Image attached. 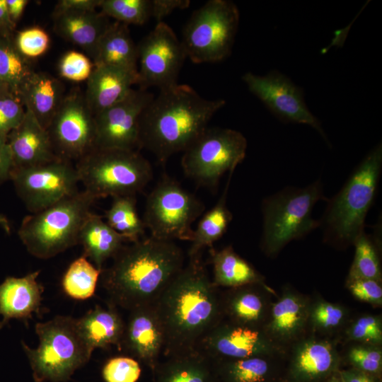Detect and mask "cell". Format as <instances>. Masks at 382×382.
Returning <instances> with one entry per match:
<instances>
[{
	"label": "cell",
	"instance_id": "obj_10",
	"mask_svg": "<svg viewBox=\"0 0 382 382\" xmlns=\"http://www.w3.org/2000/svg\"><path fill=\"white\" fill-rule=\"evenodd\" d=\"M247 140L238 131L213 127L205 131L184 151V173L202 186L214 190L226 172H234L245 157Z\"/></svg>",
	"mask_w": 382,
	"mask_h": 382
},
{
	"label": "cell",
	"instance_id": "obj_55",
	"mask_svg": "<svg viewBox=\"0 0 382 382\" xmlns=\"http://www.w3.org/2000/svg\"><path fill=\"white\" fill-rule=\"evenodd\" d=\"M8 91L6 87L1 83L0 81V95L4 93L5 91Z\"/></svg>",
	"mask_w": 382,
	"mask_h": 382
},
{
	"label": "cell",
	"instance_id": "obj_5",
	"mask_svg": "<svg viewBox=\"0 0 382 382\" xmlns=\"http://www.w3.org/2000/svg\"><path fill=\"white\" fill-rule=\"evenodd\" d=\"M327 199L320 179L302 188L288 186L265 197L261 204L260 248L264 254L276 257L291 241L319 228V220L312 216L313 209L318 201Z\"/></svg>",
	"mask_w": 382,
	"mask_h": 382
},
{
	"label": "cell",
	"instance_id": "obj_23",
	"mask_svg": "<svg viewBox=\"0 0 382 382\" xmlns=\"http://www.w3.org/2000/svg\"><path fill=\"white\" fill-rule=\"evenodd\" d=\"M40 271L22 277H7L0 284V329L11 319L24 322L38 313L44 287L37 282Z\"/></svg>",
	"mask_w": 382,
	"mask_h": 382
},
{
	"label": "cell",
	"instance_id": "obj_29",
	"mask_svg": "<svg viewBox=\"0 0 382 382\" xmlns=\"http://www.w3.org/2000/svg\"><path fill=\"white\" fill-rule=\"evenodd\" d=\"M127 240L112 228L103 216L92 212L84 221L79 236V244L83 248V255L100 270L104 263L114 258Z\"/></svg>",
	"mask_w": 382,
	"mask_h": 382
},
{
	"label": "cell",
	"instance_id": "obj_51",
	"mask_svg": "<svg viewBox=\"0 0 382 382\" xmlns=\"http://www.w3.org/2000/svg\"><path fill=\"white\" fill-rule=\"evenodd\" d=\"M16 26L8 16L5 0H0V36L6 39H13Z\"/></svg>",
	"mask_w": 382,
	"mask_h": 382
},
{
	"label": "cell",
	"instance_id": "obj_36",
	"mask_svg": "<svg viewBox=\"0 0 382 382\" xmlns=\"http://www.w3.org/2000/svg\"><path fill=\"white\" fill-rule=\"evenodd\" d=\"M103 219L128 242L139 241L144 233L146 227L138 215L135 195L112 197L110 207L105 212Z\"/></svg>",
	"mask_w": 382,
	"mask_h": 382
},
{
	"label": "cell",
	"instance_id": "obj_14",
	"mask_svg": "<svg viewBox=\"0 0 382 382\" xmlns=\"http://www.w3.org/2000/svg\"><path fill=\"white\" fill-rule=\"evenodd\" d=\"M139 83L141 88L156 86L163 90L178 83L186 53L172 28L163 21L137 45Z\"/></svg>",
	"mask_w": 382,
	"mask_h": 382
},
{
	"label": "cell",
	"instance_id": "obj_16",
	"mask_svg": "<svg viewBox=\"0 0 382 382\" xmlns=\"http://www.w3.org/2000/svg\"><path fill=\"white\" fill-rule=\"evenodd\" d=\"M154 96L146 89L132 88L122 100L94 115L96 148L139 149V121Z\"/></svg>",
	"mask_w": 382,
	"mask_h": 382
},
{
	"label": "cell",
	"instance_id": "obj_46",
	"mask_svg": "<svg viewBox=\"0 0 382 382\" xmlns=\"http://www.w3.org/2000/svg\"><path fill=\"white\" fill-rule=\"evenodd\" d=\"M345 286L356 300L373 307L382 306V282L369 279H354L345 281Z\"/></svg>",
	"mask_w": 382,
	"mask_h": 382
},
{
	"label": "cell",
	"instance_id": "obj_54",
	"mask_svg": "<svg viewBox=\"0 0 382 382\" xmlns=\"http://www.w3.org/2000/svg\"><path fill=\"white\" fill-rule=\"evenodd\" d=\"M328 382H341V381L340 380L337 374H335L328 380Z\"/></svg>",
	"mask_w": 382,
	"mask_h": 382
},
{
	"label": "cell",
	"instance_id": "obj_37",
	"mask_svg": "<svg viewBox=\"0 0 382 382\" xmlns=\"http://www.w3.org/2000/svg\"><path fill=\"white\" fill-rule=\"evenodd\" d=\"M33 72L29 59L23 57L16 48L13 39L0 36V81L6 88L19 96Z\"/></svg>",
	"mask_w": 382,
	"mask_h": 382
},
{
	"label": "cell",
	"instance_id": "obj_53",
	"mask_svg": "<svg viewBox=\"0 0 382 382\" xmlns=\"http://www.w3.org/2000/svg\"><path fill=\"white\" fill-rule=\"evenodd\" d=\"M0 226L8 234L11 233V224L8 219L0 212Z\"/></svg>",
	"mask_w": 382,
	"mask_h": 382
},
{
	"label": "cell",
	"instance_id": "obj_11",
	"mask_svg": "<svg viewBox=\"0 0 382 382\" xmlns=\"http://www.w3.org/2000/svg\"><path fill=\"white\" fill-rule=\"evenodd\" d=\"M204 209L195 195L165 175L147 196L142 220L152 237L190 241L192 224Z\"/></svg>",
	"mask_w": 382,
	"mask_h": 382
},
{
	"label": "cell",
	"instance_id": "obj_6",
	"mask_svg": "<svg viewBox=\"0 0 382 382\" xmlns=\"http://www.w3.org/2000/svg\"><path fill=\"white\" fill-rule=\"evenodd\" d=\"M96 200L85 190L23 218L18 235L28 253L50 259L79 244L81 228Z\"/></svg>",
	"mask_w": 382,
	"mask_h": 382
},
{
	"label": "cell",
	"instance_id": "obj_17",
	"mask_svg": "<svg viewBox=\"0 0 382 382\" xmlns=\"http://www.w3.org/2000/svg\"><path fill=\"white\" fill-rule=\"evenodd\" d=\"M335 340L308 333L288 351L284 382H328L342 368Z\"/></svg>",
	"mask_w": 382,
	"mask_h": 382
},
{
	"label": "cell",
	"instance_id": "obj_45",
	"mask_svg": "<svg viewBox=\"0 0 382 382\" xmlns=\"http://www.w3.org/2000/svg\"><path fill=\"white\" fill-rule=\"evenodd\" d=\"M21 98L9 91L0 95V134L7 136L17 127L25 115Z\"/></svg>",
	"mask_w": 382,
	"mask_h": 382
},
{
	"label": "cell",
	"instance_id": "obj_20",
	"mask_svg": "<svg viewBox=\"0 0 382 382\" xmlns=\"http://www.w3.org/2000/svg\"><path fill=\"white\" fill-rule=\"evenodd\" d=\"M163 347V330L154 305L130 311L120 349L126 350L153 371Z\"/></svg>",
	"mask_w": 382,
	"mask_h": 382
},
{
	"label": "cell",
	"instance_id": "obj_24",
	"mask_svg": "<svg viewBox=\"0 0 382 382\" xmlns=\"http://www.w3.org/2000/svg\"><path fill=\"white\" fill-rule=\"evenodd\" d=\"M139 83L137 72L110 66H94L83 93L95 115L122 100Z\"/></svg>",
	"mask_w": 382,
	"mask_h": 382
},
{
	"label": "cell",
	"instance_id": "obj_28",
	"mask_svg": "<svg viewBox=\"0 0 382 382\" xmlns=\"http://www.w3.org/2000/svg\"><path fill=\"white\" fill-rule=\"evenodd\" d=\"M214 362L219 382H284L283 357L255 356Z\"/></svg>",
	"mask_w": 382,
	"mask_h": 382
},
{
	"label": "cell",
	"instance_id": "obj_31",
	"mask_svg": "<svg viewBox=\"0 0 382 382\" xmlns=\"http://www.w3.org/2000/svg\"><path fill=\"white\" fill-rule=\"evenodd\" d=\"M94 66H110L138 73L137 45L127 25L110 23L100 38L94 57Z\"/></svg>",
	"mask_w": 382,
	"mask_h": 382
},
{
	"label": "cell",
	"instance_id": "obj_9",
	"mask_svg": "<svg viewBox=\"0 0 382 382\" xmlns=\"http://www.w3.org/2000/svg\"><path fill=\"white\" fill-rule=\"evenodd\" d=\"M240 14L228 0H210L195 10L183 33L182 44L187 57L195 63H214L231 53Z\"/></svg>",
	"mask_w": 382,
	"mask_h": 382
},
{
	"label": "cell",
	"instance_id": "obj_34",
	"mask_svg": "<svg viewBox=\"0 0 382 382\" xmlns=\"http://www.w3.org/2000/svg\"><path fill=\"white\" fill-rule=\"evenodd\" d=\"M350 318L351 312L347 306L321 296L311 297L309 333L337 341Z\"/></svg>",
	"mask_w": 382,
	"mask_h": 382
},
{
	"label": "cell",
	"instance_id": "obj_32",
	"mask_svg": "<svg viewBox=\"0 0 382 382\" xmlns=\"http://www.w3.org/2000/svg\"><path fill=\"white\" fill-rule=\"evenodd\" d=\"M212 282L216 287L227 289L253 284H266L265 277L241 257L232 245L221 250L210 248Z\"/></svg>",
	"mask_w": 382,
	"mask_h": 382
},
{
	"label": "cell",
	"instance_id": "obj_48",
	"mask_svg": "<svg viewBox=\"0 0 382 382\" xmlns=\"http://www.w3.org/2000/svg\"><path fill=\"white\" fill-rule=\"evenodd\" d=\"M190 4L189 0H152V18L157 23L163 21V18L174 10L186 8Z\"/></svg>",
	"mask_w": 382,
	"mask_h": 382
},
{
	"label": "cell",
	"instance_id": "obj_3",
	"mask_svg": "<svg viewBox=\"0 0 382 382\" xmlns=\"http://www.w3.org/2000/svg\"><path fill=\"white\" fill-rule=\"evenodd\" d=\"M225 104L223 99L202 97L186 84L177 83L160 90L141 114L139 149H146L160 163H166L193 143Z\"/></svg>",
	"mask_w": 382,
	"mask_h": 382
},
{
	"label": "cell",
	"instance_id": "obj_15",
	"mask_svg": "<svg viewBox=\"0 0 382 382\" xmlns=\"http://www.w3.org/2000/svg\"><path fill=\"white\" fill-rule=\"evenodd\" d=\"M242 79L249 91L281 121L309 125L328 141L320 121L307 108L301 89L288 77L272 71L265 76L247 72Z\"/></svg>",
	"mask_w": 382,
	"mask_h": 382
},
{
	"label": "cell",
	"instance_id": "obj_38",
	"mask_svg": "<svg viewBox=\"0 0 382 382\" xmlns=\"http://www.w3.org/2000/svg\"><path fill=\"white\" fill-rule=\"evenodd\" d=\"M100 274L101 271L82 255L64 272L62 280L63 291L73 299H88L93 296Z\"/></svg>",
	"mask_w": 382,
	"mask_h": 382
},
{
	"label": "cell",
	"instance_id": "obj_8",
	"mask_svg": "<svg viewBox=\"0 0 382 382\" xmlns=\"http://www.w3.org/2000/svg\"><path fill=\"white\" fill-rule=\"evenodd\" d=\"M37 348L22 342L35 382H62L90 359L93 349L78 328L76 318L57 316L35 324Z\"/></svg>",
	"mask_w": 382,
	"mask_h": 382
},
{
	"label": "cell",
	"instance_id": "obj_49",
	"mask_svg": "<svg viewBox=\"0 0 382 382\" xmlns=\"http://www.w3.org/2000/svg\"><path fill=\"white\" fill-rule=\"evenodd\" d=\"M100 0H60L58 1L54 11H96Z\"/></svg>",
	"mask_w": 382,
	"mask_h": 382
},
{
	"label": "cell",
	"instance_id": "obj_25",
	"mask_svg": "<svg viewBox=\"0 0 382 382\" xmlns=\"http://www.w3.org/2000/svg\"><path fill=\"white\" fill-rule=\"evenodd\" d=\"M53 28L63 39L81 48L92 60L110 22L97 11H64L52 13Z\"/></svg>",
	"mask_w": 382,
	"mask_h": 382
},
{
	"label": "cell",
	"instance_id": "obj_7",
	"mask_svg": "<svg viewBox=\"0 0 382 382\" xmlns=\"http://www.w3.org/2000/svg\"><path fill=\"white\" fill-rule=\"evenodd\" d=\"M75 167L83 190L96 200L136 195L153 178L150 163L137 150L95 148Z\"/></svg>",
	"mask_w": 382,
	"mask_h": 382
},
{
	"label": "cell",
	"instance_id": "obj_42",
	"mask_svg": "<svg viewBox=\"0 0 382 382\" xmlns=\"http://www.w3.org/2000/svg\"><path fill=\"white\" fill-rule=\"evenodd\" d=\"M13 43L18 52L27 59L38 57L49 49L47 33L38 26L23 29L15 33Z\"/></svg>",
	"mask_w": 382,
	"mask_h": 382
},
{
	"label": "cell",
	"instance_id": "obj_50",
	"mask_svg": "<svg viewBox=\"0 0 382 382\" xmlns=\"http://www.w3.org/2000/svg\"><path fill=\"white\" fill-rule=\"evenodd\" d=\"M341 382H381L382 379L357 369L347 367L337 371Z\"/></svg>",
	"mask_w": 382,
	"mask_h": 382
},
{
	"label": "cell",
	"instance_id": "obj_52",
	"mask_svg": "<svg viewBox=\"0 0 382 382\" xmlns=\"http://www.w3.org/2000/svg\"><path fill=\"white\" fill-rule=\"evenodd\" d=\"M29 1L5 0L6 9L11 21L16 25Z\"/></svg>",
	"mask_w": 382,
	"mask_h": 382
},
{
	"label": "cell",
	"instance_id": "obj_21",
	"mask_svg": "<svg viewBox=\"0 0 382 382\" xmlns=\"http://www.w3.org/2000/svg\"><path fill=\"white\" fill-rule=\"evenodd\" d=\"M277 296L267 284H253L227 289L221 294L224 320L249 328L262 329Z\"/></svg>",
	"mask_w": 382,
	"mask_h": 382
},
{
	"label": "cell",
	"instance_id": "obj_1",
	"mask_svg": "<svg viewBox=\"0 0 382 382\" xmlns=\"http://www.w3.org/2000/svg\"><path fill=\"white\" fill-rule=\"evenodd\" d=\"M154 306L163 330L166 357L197 349L224 319L221 294L199 254L190 257Z\"/></svg>",
	"mask_w": 382,
	"mask_h": 382
},
{
	"label": "cell",
	"instance_id": "obj_22",
	"mask_svg": "<svg viewBox=\"0 0 382 382\" xmlns=\"http://www.w3.org/2000/svg\"><path fill=\"white\" fill-rule=\"evenodd\" d=\"M7 140L14 170L37 166L59 158L54 153L47 129L28 110L21 124L7 135Z\"/></svg>",
	"mask_w": 382,
	"mask_h": 382
},
{
	"label": "cell",
	"instance_id": "obj_47",
	"mask_svg": "<svg viewBox=\"0 0 382 382\" xmlns=\"http://www.w3.org/2000/svg\"><path fill=\"white\" fill-rule=\"evenodd\" d=\"M13 170L14 163L7 136L0 134V185L11 180Z\"/></svg>",
	"mask_w": 382,
	"mask_h": 382
},
{
	"label": "cell",
	"instance_id": "obj_35",
	"mask_svg": "<svg viewBox=\"0 0 382 382\" xmlns=\"http://www.w3.org/2000/svg\"><path fill=\"white\" fill-rule=\"evenodd\" d=\"M377 227L374 234L364 230L354 241V255L346 280L369 279L382 282L381 231L378 225Z\"/></svg>",
	"mask_w": 382,
	"mask_h": 382
},
{
	"label": "cell",
	"instance_id": "obj_19",
	"mask_svg": "<svg viewBox=\"0 0 382 382\" xmlns=\"http://www.w3.org/2000/svg\"><path fill=\"white\" fill-rule=\"evenodd\" d=\"M310 301V296L286 284L272 302L262 330L286 355L295 343L309 333Z\"/></svg>",
	"mask_w": 382,
	"mask_h": 382
},
{
	"label": "cell",
	"instance_id": "obj_12",
	"mask_svg": "<svg viewBox=\"0 0 382 382\" xmlns=\"http://www.w3.org/2000/svg\"><path fill=\"white\" fill-rule=\"evenodd\" d=\"M11 180L17 195L30 213L42 210L79 191L76 167L71 161L60 158L15 169Z\"/></svg>",
	"mask_w": 382,
	"mask_h": 382
},
{
	"label": "cell",
	"instance_id": "obj_44",
	"mask_svg": "<svg viewBox=\"0 0 382 382\" xmlns=\"http://www.w3.org/2000/svg\"><path fill=\"white\" fill-rule=\"evenodd\" d=\"M141 373L139 362L129 357L111 358L105 364L102 370L105 382H137Z\"/></svg>",
	"mask_w": 382,
	"mask_h": 382
},
{
	"label": "cell",
	"instance_id": "obj_39",
	"mask_svg": "<svg viewBox=\"0 0 382 382\" xmlns=\"http://www.w3.org/2000/svg\"><path fill=\"white\" fill-rule=\"evenodd\" d=\"M337 343H364L382 346V318L381 315L365 313L351 316Z\"/></svg>",
	"mask_w": 382,
	"mask_h": 382
},
{
	"label": "cell",
	"instance_id": "obj_2",
	"mask_svg": "<svg viewBox=\"0 0 382 382\" xmlns=\"http://www.w3.org/2000/svg\"><path fill=\"white\" fill-rule=\"evenodd\" d=\"M101 272L110 303L129 311L151 306L184 267L183 250L173 241L152 236L125 246Z\"/></svg>",
	"mask_w": 382,
	"mask_h": 382
},
{
	"label": "cell",
	"instance_id": "obj_18",
	"mask_svg": "<svg viewBox=\"0 0 382 382\" xmlns=\"http://www.w3.org/2000/svg\"><path fill=\"white\" fill-rule=\"evenodd\" d=\"M197 349L215 361L255 356L286 359L262 329H256L223 320L201 341Z\"/></svg>",
	"mask_w": 382,
	"mask_h": 382
},
{
	"label": "cell",
	"instance_id": "obj_43",
	"mask_svg": "<svg viewBox=\"0 0 382 382\" xmlns=\"http://www.w3.org/2000/svg\"><path fill=\"white\" fill-rule=\"evenodd\" d=\"M94 68V64L86 54L74 50L65 52L58 63L61 77L73 82L87 81Z\"/></svg>",
	"mask_w": 382,
	"mask_h": 382
},
{
	"label": "cell",
	"instance_id": "obj_4",
	"mask_svg": "<svg viewBox=\"0 0 382 382\" xmlns=\"http://www.w3.org/2000/svg\"><path fill=\"white\" fill-rule=\"evenodd\" d=\"M382 170V145L377 144L352 172L342 188L328 198L319 219L325 243L345 250L364 230L376 195Z\"/></svg>",
	"mask_w": 382,
	"mask_h": 382
},
{
	"label": "cell",
	"instance_id": "obj_13",
	"mask_svg": "<svg viewBox=\"0 0 382 382\" xmlns=\"http://www.w3.org/2000/svg\"><path fill=\"white\" fill-rule=\"evenodd\" d=\"M47 131L60 158L79 161L95 149V117L84 93L74 90L66 94Z\"/></svg>",
	"mask_w": 382,
	"mask_h": 382
},
{
	"label": "cell",
	"instance_id": "obj_30",
	"mask_svg": "<svg viewBox=\"0 0 382 382\" xmlns=\"http://www.w3.org/2000/svg\"><path fill=\"white\" fill-rule=\"evenodd\" d=\"M76 322L81 335L93 350L111 345L120 349L125 323L113 304L110 303L107 308L97 305Z\"/></svg>",
	"mask_w": 382,
	"mask_h": 382
},
{
	"label": "cell",
	"instance_id": "obj_27",
	"mask_svg": "<svg viewBox=\"0 0 382 382\" xmlns=\"http://www.w3.org/2000/svg\"><path fill=\"white\" fill-rule=\"evenodd\" d=\"M167 358L152 371L154 382H219L214 361L199 349Z\"/></svg>",
	"mask_w": 382,
	"mask_h": 382
},
{
	"label": "cell",
	"instance_id": "obj_41",
	"mask_svg": "<svg viewBox=\"0 0 382 382\" xmlns=\"http://www.w3.org/2000/svg\"><path fill=\"white\" fill-rule=\"evenodd\" d=\"M341 354L342 364L382 379V346L351 342Z\"/></svg>",
	"mask_w": 382,
	"mask_h": 382
},
{
	"label": "cell",
	"instance_id": "obj_40",
	"mask_svg": "<svg viewBox=\"0 0 382 382\" xmlns=\"http://www.w3.org/2000/svg\"><path fill=\"white\" fill-rule=\"evenodd\" d=\"M100 13L125 25H143L152 18V0H100Z\"/></svg>",
	"mask_w": 382,
	"mask_h": 382
},
{
	"label": "cell",
	"instance_id": "obj_33",
	"mask_svg": "<svg viewBox=\"0 0 382 382\" xmlns=\"http://www.w3.org/2000/svg\"><path fill=\"white\" fill-rule=\"evenodd\" d=\"M233 172L228 177L223 192L216 204L209 209L199 221L193 230L192 243L188 251L189 257L199 255L201 250L213 248V243L221 238L226 232L233 215L226 204L228 188Z\"/></svg>",
	"mask_w": 382,
	"mask_h": 382
},
{
	"label": "cell",
	"instance_id": "obj_26",
	"mask_svg": "<svg viewBox=\"0 0 382 382\" xmlns=\"http://www.w3.org/2000/svg\"><path fill=\"white\" fill-rule=\"evenodd\" d=\"M65 95L64 86L58 79L34 71L19 96L25 109L47 129Z\"/></svg>",
	"mask_w": 382,
	"mask_h": 382
}]
</instances>
